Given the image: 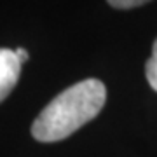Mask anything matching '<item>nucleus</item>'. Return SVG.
<instances>
[{"label":"nucleus","mask_w":157,"mask_h":157,"mask_svg":"<svg viewBox=\"0 0 157 157\" xmlns=\"http://www.w3.org/2000/svg\"><path fill=\"white\" fill-rule=\"evenodd\" d=\"M21 72V63L12 49H0V103L16 87Z\"/></svg>","instance_id":"f03ea898"},{"label":"nucleus","mask_w":157,"mask_h":157,"mask_svg":"<svg viewBox=\"0 0 157 157\" xmlns=\"http://www.w3.org/2000/svg\"><path fill=\"white\" fill-rule=\"evenodd\" d=\"M145 75L150 87L154 91H157V39L152 45V56L148 58V61L145 65Z\"/></svg>","instance_id":"7ed1b4c3"},{"label":"nucleus","mask_w":157,"mask_h":157,"mask_svg":"<svg viewBox=\"0 0 157 157\" xmlns=\"http://www.w3.org/2000/svg\"><path fill=\"white\" fill-rule=\"evenodd\" d=\"M107 100L105 84L86 78L54 98L33 121L32 135L37 141H61L98 115Z\"/></svg>","instance_id":"f257e3e1"},{"label":"nucleus","mask_w":157,"mask_h":157,"mask_svg":"<svg viewBox=\"0 0 157 157\" xmlns=\"http://www.w3.org/2000/svg\"><path fill=\"white\" fill-rule=\"evenodd\" d=\"M14 52H16V56H17V59H19V63H21V65L30 58L28 51L25 49V47H17V49H14Z\"/></svg>","instance_id":"39448f33"},{"label":"nucleus","mask_w":157,"mask_h":157,"mask_svg":"<svg viewBox=\"0 0 157 157\" xmlns=\"http://www.w3.org/2000/svg\"><path fill=\"white\" fill-rule=\"evenodd\" d=\"M148 0H108V4L115 9H133V7L143 6Z\"/></svg>","instance_id":"20e7f679"}]
</instances>
